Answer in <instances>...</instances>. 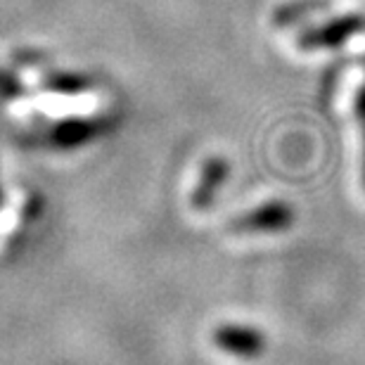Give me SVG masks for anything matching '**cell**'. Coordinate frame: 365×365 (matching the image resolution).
Returning a JSON list of instances; mask_svg holds the SVG:
<instances>
[{"mask_svg":"<svg viewBox=\"0 0 365 365\" xmlns=\"http://www.w3.org/2000/svg\"><path fill=\"white\" fill-rule=\"evenodd\" d=\"M297 221L294 207L282 200H271L259 204L232 221V230L240 235H261V232H284Z\"/></svg>","mask_w":365,"mask_h":365,"instance_id":"6da1fadb","label":"cell"},{"mask_svg":"<svg viewBox=\"0 0 365 365\" xmlns=\"http://www.w3.org/2000/svg\"><path fill=\"white\" fill-rule=\"evenodd\" d=\"M228 173H230V164L225 162L223 157H211L204 162L202 166V176L197 180V185L192 190V197H190V202H192L195 209H209L214 200L221 192L223 182L228 180Z\"/></svg>","mask_w":365,"mask_h":365,"instance_id":"277c9868","label":"cell"},{"mask_svg":"<svg viewBox=\"0 0 365 365\" xmlns=\"http://www.w3.org/2000/svg\"><path fill=\"white\" fill-rule=\"evenodd\" d=\"M363 29H365V19L361 14H341L337 19L302 31L297 38V46L302 50H334L344 46L356 34H361Z\"/></svg>","mask_w":365,"mask_h":365,"instance_id":"7a4b0ae2","label":"cell"},{"mask_svg":"<svg viewBox=\"0 0 365 365\" xmlns=\"http://www.w3.org/2000/svg\"><path fill=\"white\" fill-rule=\"evenodd\" d=\"M211 339H214V344L221 351L240 356V359H259L266 351V337L257 327L225 323L221 327H216Z\"/></svg>","mask_w":365,"mask_h":365,"instance_id":"3957f363","label":"cell"},{"mask_svg":"<svg viewBox=\"0 0 365 365\" xmlns=\"http://www.w3.org/2000/svg\"><path fill=\"white\" fill-rule=\"evenodd\" d=\"M327 3L325 0H297V3H287L282 7H277L273 12V24L275 26H292L297 24V21H302L304 17H311V14H316L320 10H325Z\"/></svg>","mask_w":365,"mask_h":365,"instance_id":"5b68a950","label":"cell"},{"mask_svg":"<svg viewBox=\"0 0 365 365\" xmlns=\"http://www.w3.org/2000/svg\"><path fill=\"white\" fill-rule=\"evenodd\" d=\"M354 112H356V121H359V128H361V143H363V185H365V83L359 88V93H356Z\"/></svg>","mask_w":365,"mask_h":365,"instance_id":"52a82bcc","label":"cell"},{"mask_svg":"<svg viewBox=\"0 0 365 365\" xmlns=\"http://www.w3.org/2000/svg\"><path fill=\"white\" fill-rule=\"evenodd\" d=\"M95 133V123L91 121H67L55 130V140L60 145H76L81 140H88Z\"/></svg>","mask_w":365,"mask_h":365,"instance_id":"8992f818","label":"cell"}]
</instances>
